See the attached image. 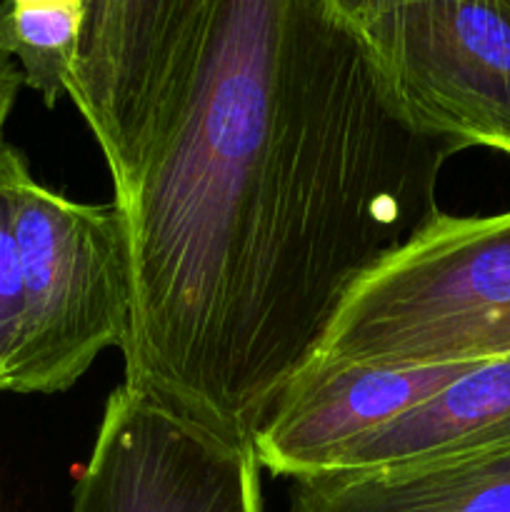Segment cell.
I'll use <instances>...</instances> for the list:
<instances>
[{"label":"cell","mask_w":510,"mask_h":512,"mask_svg":"<svg viewBox=\"0 0 510 512\" xmlns=\"http://www.w3.org/2000/svg\"><path fill=\"white\" fill-rule=\"evenodd\" d=\"M30 165L13 145H0V393L13 390L20 340H23V270L15 238L18 188Z\"/></svg>","instance_id":"cell-10"},{"label":"cell","mask_w":510,"mask_h":512,"mask_svg":"<svg viewBox=\"0 0 510 512\" xmlns=\"http://www.w3.org/2000/svg\"><path fill=\"white\" fill-rule=\"evenodd\" d=\"M15 238L25 308L10 393H63L128 338L133 280L123 210L115 200H70L28 173Z\"/></svg>","instance_id":"cell-3"},{"label":"cell","mask_w":510,"mask_h":512,"mask_svg":"<svg viewBox=\"0 0 510 512\" xmlns=\"http://www.w3.org/2000/svg\"><path fill=\"white\" fill-rule=\"evenodd\" d=\"M510 353V210L440 213L350 293L313 363L450 365Z\"/></svg>","instance_id":"cell-2"},{"label":"cell","mask_w":510,"mask_h":512,"mask_svg":"<svg viewBox=\"0 0 510 512\" xmlns=\"http://www.w3.org/2000/svg\"><path fill=\"white\" fill-rule=\"evenodd\" d=\"M405 118L510 155V0H338Z\"/></svg>","instance_id":"cell-4"},{"label":"cell","mask_w":510,"mask_h":512,"mask_svg":"<svg viewBox=\"0 0 510 512\" xmlns=\"http://www.w3.org/2000/svg\"><path fill=\"white\" fill-rule=\"evenodd\" d=\"M290 512H510V445L295 483Z\"/></svg>","instance_id":"cell-7"},{"label":"cell","mask_w":510,"mask_h":512,"mask_svg":"<svg viewBox=\"0 0 510 512\" xmlns=\"http://www.w3.org/2000/svg\"><path fill=\"white\" fill-rule=\"evenodd\" d=\"M498 445H510V353L473 365L423 405L365 435L325 473L453 458Z\"/></svg>","instance_id":"cell-8"},{"label":"cell","mask_w":510,"mask_h":512,"mask_svg":"<svg viewBox=\"0 0 510 512\" xmlns=\"http://www.w3.org/2000/svg\"><path fill=\"white\" fill-rule=\"evenodd\" d=\"M473 365L310 363L255 433V458L293 483L325 473L358 440L423 405Z\"/></svg>","instance_id":"cell-6"},{"label":"cell","mask_w":510,"mask_h":512,"mask_svg":"<svg viewBox=\"0 0 510 512\" xmlns=\"http://www.w3.org/2000/svg\"><path fill=\"white\" fill-rule=\"evenodd\" d=\"M253 445L120 385L105 400L70 512H263Z\"/></svg>","instance_id":"cell-5"},{"label":"cell","mask_w":510,"mask_h":512,"mask_svg":"<svg viewBox=\"0 0 510 512\" xmlns=\"http://www.w3.org/2000/svg\"><path fill=\"white\" fill-rule=\"evenodd\" d=\"M65 95L125 218V385L243 445L460 153L338 0H88Z\"/></svg>","instance_id":"cell-1"},{"label":"cell","mask_w":510,"mask_h":512,"mask_svg":"<svg viewBox=\"0 0 510 512\" xmlns=\"http://www.w3.org/2000/svg\"><path fill=\"white\" fill-rule=\"evenodd\" d=\"M88 0L0 3V55L18 60L28 88L55 108L68 90Z\"/></svg>","instance_id":"cell-9"},{"label":"cell","mask_w":510,"mask_h":512,"mask_svg":"<svg viewBox=\"0 0 510 512\" xmlns=\"http://www.w3.org/2000/svg\"><path fill=\"white\" fill-rule=\"evenodd\" d=\"M23 85L25 80L18 65H15L10 58H5V55H0V145L5 143L3 140L5 123H8V115L10 110H13L15 98H18Z\"/></svg>","instance_id":"cell-11"}]
</instances>
